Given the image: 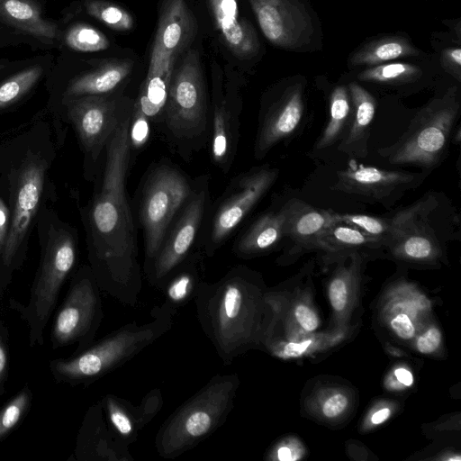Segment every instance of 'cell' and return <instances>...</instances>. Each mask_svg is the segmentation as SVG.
I'll use <instances>...</instances> for the list:
<instances>
[{
    "label": "cell",
    "instance_id": "36",
    "mask_svg": "<svg viewBox=\"0 0 461 461\" xmlns=\"http://www.w3.org/2000/svg\"><path fill=\"white\" fill-rule=\"evenodd\" d=\"M40 75V68L34 67L3 83L0 86V109L13 104L25 94L38 80Z\"/></svg>",
    "mask_w": 461,
    "mask_h": 461
},
{
    "label": "cell",
    "instance_id": "21",
    "mask_svg": "<svg viewBox=\"0 0 461 461\" xmlns=\"http://www.w3.org/2000/svg\"><path fill=\"white\" fill-rule=\"evenodd\" d=\"M100 401L111 430L128 447L137 440L140 431L163 406V395L158 388L150 390L139 405L111 393L105 394Z\"/></svg>",
    "mask_w": 461,
    "mask_h": 461
},
{
    "label": "cell",
    "instance_id": "25",
    "mask_svg": "<svg viewBox=\"0 0 461 461\" xmlns=\"http://www.w3.org/2000/svg\"><path fill=\"white\" fill-rule=\"evenodd\" d=\"M335 221L336 212L316 209L301 200L291 199L284 239L288 240L294 249H318L321 236Z\"/></svg>",
    "mask_w": 461,
    "mask_h": 461
},
{
    "label": "cell",
    "instance_id": "18",
    "mask_svg": "<svg viewBox=\"0 0 461 461\" xmlns=\"http://www.w3.org/2000/svg\"><path fill=\"white\" fill-rule=\"evenodd\" d=\"M241 96L232 85L217 78L210 105V156L212 164L228 174L235 160L240 140Z\"/></svg>",
    "mask_w": 461,
    "mask_h": 461
},
{
    "label": "cell",
    "instance_id": "20",
    "mask_svg": "<svg viewBox=\"0 0 461 461\" xmlns=\"http://www.w3.org/2000/svg\"><path fill=\"white\" fill-rule=\"evenodd\" d=\"M73 459L79 461H131L128 446L111 430L101 401L92 404L78 430Z\"/></svg>",
    "mask_w": 461,
    "mask_h": 461
},
{
    "label": "cell",
    "instance_id": "33",
    "mask_svg": "<svg viewBox=\"0 0 461 461\" xmlns=\"http://www.w3.org/2000/svg\"><path fill=\"white\" fill-rule=\"evenodd\" d=\"M89 14L109 28L118 32H129L134 25L132 15L123 7L105 0H90Z\"/></svg>",
    "mask_w": 461,
    "mask_h": 461
},
{
    "label": "cell",
    "instance_id": "46",
    "mask_svg": "<svg viewBox=\"0 0 461 461\" xmlns=\"http://www.w3.org/2000/svg\"><path fill=\"white\" fill-rule=\"evenodd\" d=\"M9 225V210L0 197V256L5 247Z\"/></svg>",
    "mask_w": 461,
    "mask_h": 461
},
{
    "label": "cell",
    "instance_id": "35",
    "mask_svg": "<svg viewBox=\"0 0 461 461\" xmlns=\"http://www.w3.org/2000/svg\"><path fill=\"white\" fill-rule=\"evenodd\" d=\"M336 218L339 221L355 227L369 236L380 239L384 246L391 227L390 217L336 212Z\"/></svg>",
    "mask_w": 461,
    "mask_h": 461
},
{
    "label": "cell",
    "instance_id": "1",
    "mask_svg": "<svg viewBox=\"0 0 461 461\" xmlns=\"http://www.w3.org/2000/svg\"><path fill=\"white\" fill-rule=\"evenodd\" d=\"M134 100L104 148L101 182L87 212L90 268L101 290L134 306L142 287L137 225L126 188L131 159L128 130Z\"/></svg>",
    "mask_w": 461,
    "mask_h": 461
},
{
    "label": "cell",
    "instance_id": "23",
    "mask_svg": "<svg viewBox=\"0 0 461 461\" xmlns=\"http://www.w3.org/2000/svg\"><path fill=\"white\" fill-rule=\"evenodd\" d=\"M290 212L291 200L278 210L260 214L237 236L232 245L233 254L249 259L275 248L284 240Z\"/></svg>",
    "mask_w": 461,
    "mask_h": 461
},
{
    "label": "cell",
    "instance_id": "8",
    "mask_svg": "<svg viewBox=\"0 0 461 461\" xmlns=\"http://www.w3.org/2000/svg\"><path fill=\"white\" fill-rule=\"evenodd\" d=\"M194 179L168 163H158L144 176L139 194L138 221L144 238L143 274L156 258L174 220L190 197Z\"/></svg>",
    "mask_w": 461,
    "mask_h": 461
},
{
    "label": "cell",
    "instance_id": "11",
    "mask_svg": "<svg viewBox=\"0 0 461 461\" xmlns=\"http://www.w3.org/2000/svg\"><path fill=\"white\" fill-rule=\"evenodd\" d=\"M209 174L194 178L193 191L167 230L158 252L144 274L160 290L169 274L195 249L212 205Z\"/></svg>",
    "mask_w": 461,
    "mask_h": 461
},
{
    "label": "cell",
    "instance_id": "19",
    "mask_svg": "<svg viewBox=\"0 0 461 461\" xmlns=\"http://www.w3.org/2000/svg\"><path fill=\"white\" fill-rule=\"evenodd\" d=\"M424 177V173L387 170L357 164L351 159L345 169L337 173L331 189L387 204L406 190L419 185Z\"/></svg>",
    "mask_w": 461,
    "mask_h": 461
},
{
    "label": "cell",
    "instance_id": "10",
    "mask_svg": "<svg viewBox=\"0 0 461 461\" xmlns=\"http://www.w3.org/2000/svg\"><path fill=\"white\" fill-rule=\"evenodd\" d=\"M100 291L89 267H81L74 275L53 320V349L76 344L74 354H77L95 342L104 318Z\"/></svg>",
    "mask_w": 461,
    "mask_h": 461
},
{
    "label": "cell",
    "instance_id": "34",
    "mask_svg": "<svg viewBox=\"0 0 461 461\" xmlns=\"http://www.w3.org/2000/svg\"><path fill=\"white\" fill-rule=\"evenodd\" d=\"M67 43L75 50L101 51L109 48L110 41L99 30L86 24L71 28L66 37Z\"/></svg>",
    "mask_w": 461,
    "mask_h": 461
},
{
    "label": "cell",
    "instance_id": "32",
    "mask_svg": "<svg viewBox=\"0 0 461 461\" xmlns=\"http://www.w3.org/2000/svg\"><path fill=\"white\" fill-rule=\"evenodd\" d=\"M32 391L28 384L0 409V441L11 434L29 412Z\"/></svg>",
    "mask_w": 461,
    "mask_h": 461
},
{
    "label": "cell",
    "instance_id": "14",
    "mask_svg": "<svg viewBox=\"0 0 461 461\" xmlns=\"http://www.w3.org/2000/svg\"><path fill=\"white\" fill-rule=\"evenodd\" d=\"M306 81L302 76L284 79L263 96L254 142V157L260 160L299 127L304 114Z\"/></svg>",
    "mask_w": 461,
    "mask_h": 461
},
{
    "label": "cell",
    "instance_id": "24",
    "mask_svg": "<svg viewBox=\"0 0 461 461\" xmlns=\"http://www.w3.org/2000/svg\"><path fill=\"white\" fill-rule=\"evenodd\" d=\"M348 86L353 113L349 126L338 146L347 155L364 158L367 156L370 128L375 115V97L357 82Z\"/></svg>",
    "mask_w": 461,
    "mask_h": 461
},
{
    "label": "cell",
    "instance_id": "22",
    "mask_svg": "<svg viewBox=\"0 0 461 461\" xmlns=\"http://www.w3.org/2000/svg\"><path fill=\"white\" fill-rule=\"evenodd\" d=\"M208 5L220 35L239 59L248 60L260 51L258 34L244 16L240 14L237 0H208Z\"/></svg>",
    "mask_w": 461,
    "mask_h": 461
},
{
    "label": "cell",
    "instance_id": "9",
    "mask_svg": "<svg viewBox=\"0 0 461 461\" xmlns=\"http://www.w3.org/2000/svg\"><path fill=\"white\" fill-rule=\"evenodd\" d=\"M269 165L253 167L235 176L221 196L212 203L198 240V248L212 258L265 196L278 177Z\"/></svg>",
    "mask_w": 461,
    "mask_h": 461
},
{
    "label": "cell",
    "instance_id": "44",
    "mask_svg": "<svg viewBox=\"0 0 461 461\" xmlns=\"http://www.w3.org/2000/svg\"><path fill=\"white\" fill-rule=\"evenodd\" d=\"M391 327L398 337L403 339H410L415 334L414 325L405 313L394 316L391 321Z\"/></svg>",
    "mask_w": 461,
    "mask_h": 461
},
{
    "label": "cell",
    "instance_id": "12",
    "mask_svg": "<svg viewBox=\"0 0 461 461\" xmlns=\"http://www.w3.org/2000/svg\"><path fill=\"white\" fill-rule=\"evenodd\" d=\"M264 36L293 52L322 49V30L310 0H248Z\"/></svg>",
    "mask_w": 461,
    "mask_h": 461
},
{
    "label": "cell",
    "instance_id": "48",
    "mask_svg": "<svg viewBox=\"0 0 461 461\" xmlns=\"http://www.w3.org/2000/svg\"><path fill=\"white\" fill-rule=\"evenodd\" d=\"M390 413L391 411L388 408L378 410L372 415L371 421L374 424H380L387 420V418L390 416Z\"/></svg>",
    "mask_w": 461,
    "mask_h": 461
},
{
    "label": "cell",
    "instance_id": "43",
    "mask_svg": "<svg viewBox=\"0 0 461 461\" xmlns=\"http://www.w3.org/2000/svg\"><path fill=\"white\" fill-rule=\"evenodd\" d=\"M5 9L11 17L16 20H29L34 16L33 8L21 0H6Z\"/></svg>",
    "mask_w": 461,
    "mask_h": 461
},
{
    "label": "cell",
    "instance_id": "31",
    "mask_svg": "<svg viewBox=\"0 0 461 461\" xmlns=\"http://www.w3.org/2000/svg\"><path fill=\"white\" fill-rule=\"evenodd\" d=\"M423 76L421 68L409 62H386L363 68L357 76L359 81L384 86H402L418 81Z\"/></svg>",
    "mask_w": 461,
    "mask_h": 461
},
{
    "label": "cell",
    "instance_id": "15",
    "mask_svg": "<svg viewBox=\"0 0 461 461\" xmlns=\"http://www.w3.org/2000/svg\"><path fill=\"white\" fill-rule=\"evenodd\" d=\"M439 200L429 194L390 217L384 247L414 261L431 260L441 252L440 235L434 219Z\"/></svg>",
    "mask_w": 461,
    "mask_h": 461
},
{
    "label": "cell",
    "instance_id": "16",
    "mask_svg": "<svg viewBox=\"0 0 461 461\" xmlns=\"http://www.w3.org/2000/svg\"><path fill=\"white\" fill-rule=\"evenodd\" d=\"M132 101L122 92L69 98L68 116L90 163L98 162L122 113Z\"/></svg>",
    "mask_w": 461,
    "mask_h": 461
},
{
    "label": "cell",
    "instance_id": "37",
    "mask_svg": "<svg viewBox=\"0 0 461 461\" xmlns=\"http://www.w3.org/2000/svg\"><path fill=\"white\" fill-rule=\"evenodd\" d=\"M151 122L135 104L129 124L128 139L131 150H140L149 140Z\"/></svg>",
    "mask_w": 461,
    "mask_h": 461
},
{
    "label": "cell",
    "instance_id": "27",
    "mask_svg": "<svg viewBox=\"0 0 461 461\" xmlns=\"http://www.w3.org/2000/svg\"><path fill=\"white\" fill-rule=\"evenodd\" d=\"M420 50L402 32L371 38L357 47L348 56L349 68H368L395 59L419 57Z\"/></svg>",
    "mask_w": 461,
    "mask_h": 461
},
{
    "label": "cell",
    "instance_id": "30",
    "mask_svg": "<svg viewBox=\"0 0 461 461\" xmlns=\"http://www.w3.org/2000/svg\"><path fill=\"white\" fill-rule=\"evenodd\" d=\"M353 113L348 86H337L330 96L329 121L316 142L315 149H323L340 140L347 131Z\"/></svg>",
    "mask_w": 461,
    "mask_h": 461
},
{
    "label": "cell",
    "instance_id": "6",
    "mask_svg": "<svg viewBox=\"0 0 461 461\" xmlns=\"http://www.w3.org/2000/svg\"><path fill=\"white\" fill-rule=\"evenodd\" d=\"M76 261L77 248L72 234L65 230L51 233L42 251L27 303L9 300V307L18 312L27 326L31 348L44 344L45 330Z\"/></svg>",
    "mask_w": 461,
    "mask_h": 461
},
{
    "label": "cell",
    "instance_id": "7",
    "mask_svg": "<svg viewBox=\"0 0 461 461\" xmlns=\"http://www.w3.org/2000/svg\"><path fill=\"white\" fill-rule=\"evenodd\" d=\"M459 110L458 89L452 86L424 105L399 140L380 149V155L393 165L434 167L446 153Z\"/></svg>",
    "mask_w": 461,
    "mask_h": 461
},
{
    "label": "cell",
    "instance_id": "3",
    "mask_svg": "<svg viewBox=\"0 0 461 461\" xmlns=\"http://www.w3.org/2000/svg\"><path fill=\"white\" fill-rule=\"evenodd\" d=\"M174 315L167 303L157 305L150 312L149 321L125 323L83 351L68 358L51 360L50 371L57 383L90 384L167 333L173 326Z\"/></svg>",
    "mask_w": 461,
    "mask_h": 461
},
{
    "label": "cell",
    "instance_id": "17",
    "mask_svg": "<svg viewBox=\"0 0 461 461\" xmlns=\"http://www.w3.org/2000/svg\"><path fill=\"white\" fill-rule=\"evenodd\" d=\"M196 32L186 0H163L147 76L171 77L177 58L189 49Z\"/></svg>",
    "mask_w": 461,
    "mask_h": 461
},
{
    "label": "cell",
    "instance_id": "41",
    "mask_svg": "<svg viewBox=\"0 0 461 461\" xmlns=\"http://www.w3.org/2000/svg\"><path fill=\"white\" fill-rule=\"evenodd\" d=\"M441 342L440 331L432 327L416 340L417 349L423 354H430L438 349Z\"/></svg>",
    "mask_w": 461,
    "mask_h": 461
},
{
    "label": "cell",
    "instance_id": "38",
    "mask_svg": "<svg viewBox=\"0 0 461 461\" xmlns=\"http://www.w3.org/2000/svg\"><path fill=\"white\" fill-rule=\"evenodd\" d=\"M10 368L9 331L0 319V396L5 392V384Z\"/></svg>",
    "mask_w": 461,
    "mask_h": 461
},
{
    "label": "cell",
    "instance_id": "28",
    "mask_svg": "<svg viewBox=\"0 0 461 461\" xmlns=\"http://www.w3.org/2000/svg\"><path fill=\"white\" fill-rule=\"evenodd\" d=\"M133 68L130 59H113L95 69L76 77L68 86L66 96L103 95L121 90Z\"/></svg>",
    "mask_w": 461,
    "mask_h": 461
},
{
    "label": "cell",
    "instance_id": "26",
    "mask_svg": "<svg viewBox=\"0 0 461 461\" xmlns=\"http://www.w3.org/2000/svg\"><path fill=\"white\" fill-rule=\"evenodd\" d=\"M206 256L203 251L195 249L167 277L162 288L164 303L172 312L194 300L200 285L204 281Z\"/></svg>",
    "mask_w": 461,
    "mask_h": 461
},
{
    "label": "cell",
    "instance_id": "42",
    "mask_svg": "<svg viewBox=\"0 0 461 461\" xmlns=\"http://www.w3.org/2000/svg\"><path fill=\"white\" fill-rule=\"evenodd\" d=\"M294 316L300 326L306 331H313L319 326V319L316 313L304 304H299L295 307Z\"/></svg>",
    "mask_w": 461,
    "mask_h": 461
},
{
    "label": "cell",
    "instance_id": "39",
    "mask_svg": "<svg viewBox=\"0 0 461 461\" xmlns=\"http://www.w3.org/2000/svg\"><path fill=\"white\" fill-rule=\"evenodd\" d=\"M439 63L441 68L458 82L461 80V48L450 46L440 52Z\"/></svg>",
    "mask_w": 461,
    "mask_h": 461
},
{
    "label": "cell",
    "instance_id": "29",
    "mask_svg": "<svg viewBox=\"0 0 461 461\" xmlns=\"http://www.w3.org/2000/svg\"><path fill=\"white\" fill-rule=\"evenodd\" d=\"M384 247L383 241L369 236L355 227L335 221L321 236L318 249L330 256L357 254L358 250Z\"/></svg>",
    "mask_w": 461,
    "mask_h": 461
},
{
    "label": "cell",
    "instance_id": "2",
    "mask_svg": "<svg viewBox=\"0 0 461 461\" xmlns=\"http://www.w3.org/2000/svg\"><path fill=\"white\" fill-rule=\"evenodd\" d=\"M260 292L257 274L242 265L198 288L194 298L198 321L226 366L258 342Z\"/></svg>",
    "mask_w": 461,
    "mask_h": 461
},
{
    "label": "cell",
    "instance_id": "4",
    "mask_svg": "<svg viewBox=\"0 0 461 461\" xmlns=\"http://www.w3.org/2000/svg\"><path fill=\"white\" fill-rule=\"evenodd\" d=\"M159 127L170 147L186 160L209 141L210 104L195 50H185L175 64Z\"/></svg>",
    "mask_w": 461,
    "mask_h": 461
},
{
    "label": "cell",
    "instance_id": "40",
    "mask_svg": "<svg viewBox=\"0 0 461 461\" xmlns=\"http://www.w3.org/2000/svg\"><path fill=\"white\" fill-rule=\"evenodd\" d=\"M330 303L337 312L342 311L348 300V285L344 277L333 278L329 287Z\"/></svg>",
    "mask_w": 461,
    "mask_h": 461
},
{
    "label": "cell",
    "instance_id": "13",
    "mask_svg": "<svg viewBox=\"0 0 461 461\" xmlns=\"http://www.w3.org/2000/svg\"><path fill=\"white\" fill-rule=\"evenodd\" d=\"M45 169L41 159L27 158L18 172L13 216L0 256V298L22 263L23 245L40 203Z\"/></svg>",
    "mask_w": 461,
    "mask_h": 461
},
{
    "label": "cell",
    "instance_id": "5",
    "mask_svg": "<svg viewBox=\"0 0 461 461\" xmlns=\"http://www.w3.org/2000/svg\"><path fill=\"white\" fill-rule=\"evenodd\" d=\"M238 374H217L161 424L155 447L162 458L174 459L212 435L234 407Z\"/></svg>",
    "mask_w": 461,
    "mask_h": 461
},
{
    "label": "cell",
    "instance_id": "47",
    "mask_svg": "<svg viewBox=\"0 0 461 461\" xmlns=\"http://www.w3.org/2000/svg\"><path fill=\"white\" fill-rule=\"evenodd\" d=\"M394 374H395V376H396L397 380L401 384H404L406 386H410V385L412 384V383H413L412 375L407 369L402 368V367L397 368L395 370Z\"/></svg>",
    "mask_w": 461,
    "mask_h": 461
},
{
    "label": "cell",
    "instance_id": "45",
    "mask_svg": "<svg viewBox=\"0 0 461 461\" xmlns=\"http://www.w3.org/2000/svg\"><path fill=\"white\" fill-rule=\"evenodd\" d=\"M347 405L348 399L344 394L330 396L322 405L323 415L327 418H335L345 411Z\"/></svg>",
    "mask_w": 461,
    "mask_h": 461
},
{
    "label": "cell",
    "instance_id": "49",
    "mask_svg": "<svg viewBox=\"0 0 461 461\" xmlns=\"http://www.w3.org/2000/svg\"><path fill=\"white\" fill-rule=\"evenodd\" d=\"M290 450L286 447H279L277 450V458L280 460H287L290 459Z\"/></svg>",
    "mask_w": 461,
    "mask_h": 461
}]
</instances>
